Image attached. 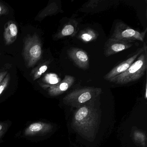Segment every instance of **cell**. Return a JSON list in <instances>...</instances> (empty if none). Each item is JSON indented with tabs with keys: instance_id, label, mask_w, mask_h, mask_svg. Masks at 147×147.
I'll use <instances>...</instances> for the list:
<instances>
[{
	"instance_id": "5bb4252c",
	"label": "cell",
	"mask_w": 147,
	"mask_h": 147,
	"mask_svg": "<svg viewBox=\"0 0 147 147\" xmlns=\"http://www.w3.org/2000/svg\"><path fill=\"white\" fill-rule=\"evenodd\" d=\"M61 81L58 76L54 73H50L45 75L42 79V82L40 83L41 87L50 86L57 84Z\"/></svg>"
},
{
	"instance_id": "2e32d148",
	"label": "cell",
	"mask_w": 147,
	"mask_h": 147,
	"mask_svg": "<svg viewBox=\"0 0 147 147\" xmlns=\"http://www.w3.org/2000/svg\"><path fill=\"white\" fill-rule=\"evenodd\" d=\"M58 10V7L55 4H51L47 7L44 10H43L41 13L38 15L39 18H44L45 17L55 13Z\"/></svg>"
},
{
	"instance_id": "4fadbf2b",
	"label": "cell",
	"mask_w": 147,
	"mask_h": 147,
	"mask_svg": "<svg viewBox=\"0 0 147 147\" xmlns=\"http://www.w3.org/2000/svg\"><path fill=\"white\" fill-rule=\"evenodd\" d=\"M98 34L91 28H86L80 32L78 38L84 42H89L94 41L98 38Z\"/></svg>"
},
{
	"instance_id": "3957f363",
	"label": "cell",
	"mask_w": 147,
	"mask_h": 147,
	"mask_svg": "<svg viewBox=\"0 0 147 147\" xmlns=\"http://www.w3.org/2000/svg\"><path fill=\"white\" fill-rule=\"evenodd\" d=\"M42 44L37 33L26 36L24 39L23 55L27 68L34 67L42 58Z\"/></svg>"
},
{
	"instance_id": "7c38bea8",
	"label": "cell",
	"mask_w": 147,
	"mask_h": 147,
	"mask_svg": "<svg viewBox=\"0 0 147 147\" xmlns=\"http://www.w3.org/2000/svg\"><path fill=\"white\" fill-rule=\"evenodd\" d=\"M77 26L78 23L76 20H70L55 35L54 38L55 39H59L68 36H75L77 32Z\"/></svg>"
},
{
	"instance_id": "277c9868",
	"label": "cell",
	"mask_w": 147,
	"mask_h": 147,
	"mask_svg": "<svg viewBox=\"0 0 147 147\" xmlns=\"http://www.w3.org/2000/svg\"><path fill=\"white\" fill-rule=\"evenodd\" d=\"M147 29L142 32L134 30L122 22L117 23L115 24L114 30L110 38L119 41H144Z\"/></svg>"
},
{
	"instance_id": "7a4b0ae2",
	"label": "cell",
	"mask_w": 147,
	"mask_h": 147,
	"mask_svg": "<svg viewBox=\"0 0 147 147\" xmlns=\"http://www.w3.org/2000/svg\"><path fill=\"white\" fill-rule=\"evenodd\" d=\"M147 47L125 71L112 78L110 82L117 84H125L136 81L145 74L147 68Z\"/></svg>"
},
{
	"instance_id": "9c48e42d",
	"label": "cell",
	"mask_w": 147,
	"mask_h": 147,
	"mask_svg": "<svg viewBox=\"0 0 147 147\" xmlns=\"http://www.w3.org/2000/svg\"><path fill=\"white\" fill-rule=\"evenodd\" d=\"M75 81V79L73 76L66 75L63 80L57 84L42 87L44 89H48V92L51 96H57L68 90L73 85Z\"/></svg>"
},
{
	"instance_id": "52a82bcc",
	"label": "cell",
	"mask_w": 147,
	"mask_h": 147,
	"mask_svg": "<svg viewBox=\"0 0 147 147\" xmlns=\"http://www.w3.org/2000/svg\"><path fill=\"white\" fill-rule=\"evenodd\" d=\"M132 41H119L109 38L105 44L104 54L109 57L130 49L133 46Z\"/></svg>"
},
{
	"instance_id": "d6986e66",
	"label": "cell",
	"mask_w": 147,
	"mask_h": 147,
	"mask_svg": "<svg viewBox=\"0 0 147 147\" xmlns=\"http://www.w3.org/2000/svg\"><path fill=\"white\" fill-rule=\"evenodd\" d=\"M7 125L6 123L0 122V139L2 137L3 135L6 131Z\"/></svg>"
},
{
	"instance_id": "5b68a950",
	"label": "cell",
	"mask_w": 147,
	"mask_h": 147,
	"mask_svg": "<svg viewBox=\"0 0 147 147\" xmlns=\"http://www.w3.org/2000/svg\"><path fill=\"white\" fill-rule=\"evenodd\" d=\"M101 89L93 87H85L76 89L67 95L64 98L68 103L82 104L86 103L98 96Z\"/></svg>"
},
{
	"instance_id": "6da1fadb",
	"label": "cell",
	"mask_w": 147,
	"mask_h": 147,
	"mask_svg": "<svg viewBox=\"0 0 147 147\" xmlns=\"http://www.w3.org/2000/svg\"><path fill=\"white\" fill-rule=\"evenodd\" d=\"M98 116L91 107L83 106L76 111L73 124L79 132L86 136H92L98 123Z\"/></svg>"
},
{
	"instance_id": "8fae6325",
	"label": "cell",
	"mask_w": 147,
	"mask_h": 147,
	"mask_svg": "<svg viewBox=\"0 0 147 147\" xmlns=\"http://www.w3.org/2000/svg\"><path fill=\"white\" fill-rule=\"evenodd\" d=\"M18 34V28L15 22L9 21L5 27L4 32V40L5 44L9 45L13 43L16 39Z\"/></svg>"
},
{
	"instance_id": "ba28073f",
	"label": "cell",
	"mask_w": 147,
	"mask_h": 147,
	"mask_svg": "<svg viewBox=\"0 0 147 147\" xmlns=\"http://www.w3.org/2000/svg\"><path fill=\"white\" fill-rule=\"evenodd\" d=\"M67 55L74 63L80 68L86 70L89 67V57L86 52L83 50L71 48L67 51Z\"/></svg>"
},
{
	"instance_id": "8992f818",
	"label": "cell",
	"mask_w": 147,
	"mask_h": 147,
	"mask_svg": "<svg viewBox=\"0 0 147 147\" xmlns=\"http://www.w3.org/2000/svg\"><path fill=\"white\" fill-rule=\"evenodd\" d=\"M146 47L147 46L146 44H144L142 47L138 50L132 56L124 61L120 64L115 66L110 72H108L104 76V79L106 80L110 81L112 78L123 73L135 61L138 56L143 52Z\"/></svg>"
},
{
	"instance_id": "ffe728a7",
	"label": "cell",
	"mask_w": 147,
	"mask_h": 147,
	"mask_svg": "<svg viewBox=\"0 0 147 147\" xmlns=\"http://www.w3.org/2000/svg\"><path fill=\"white\" fill-rule=\"evenodd\" d=\"M7 74V71H4L0 72V84L1 83L4 78Z\"/></svg>"
},
{
	"instance_id": "9a60e30c",
	"label": "cell",
	"mask_w": 147,
	"mask_h": 147,
	"mask_svg": "<svg viewBox=\"0 0 147 147\" xmlns=\"http://www.w3.org/2000/svg\"><path fill=\"white\" fill-rule=\"evenodd\" d=\"M48 62H45L40 64L31 72V76L33 80H36L40 78L44 74L48 68Z\"/></svg>"
},
{
	"instance_id": "ac0fdd59",
	"label": "cell",
	"mask_w": 147,
	"mask_h": 147,
	"mask_svg": "<svg viewBox=\"0 0 147 147\" xmlns=\"http://www.w3.org/2000/svg\"><path fill=\"white\" fill-rule=\"evenodd\" d=\"M9 11L8 7L2 2H0V16L7 15Z\"/></svg>"
},
{
	"instance_id": "30bf717a",
	"label": "cell",
	"mask_w": 147,
	"mask_h": 147,
	"mask_svg": "<svg viewBox=\"0 0 147 147\" xmlns=\"http://www.w3.org/2000/svg\"><path fill=\"white\" fill-rule=\"evenodd\" d=\"M50 124L43 122H36L31 124L25 130L24 135L27 137L42 136L49 132L52 129Z\"/></svg>"
},
{
	"instance_id": "e0dca14e",
	"label": "cell",
	"mask_w": 147,
	"mask_h": 147,
	"mask_svg": "<svg viewBox=\"0 0 147 147\" xmlns=\"http://www.w3.org/2000/svg\"><path fill=\"white\" fill-rule=\"evenodd\" d=\"M10 79V75L9 74H7L5 77L4 78L3 80L2 81L1 83L0 84V96L8 86Z\"/></svg>"
}]
</instances>
